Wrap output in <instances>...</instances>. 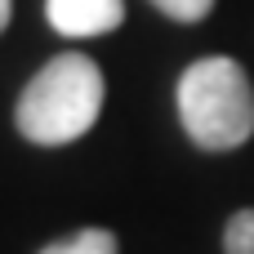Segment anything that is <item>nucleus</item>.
<instances>
[{
	"label": "nucleus",
	"instance_id": "f03ea898",
	"mask_svg": "<svg viewBox=\"0 0 254 254\" xmlns=\"http://www.w3.org/2000/svg\"><path fill=\"white\" fill-rule=\"evenodd\" d=\"M179 121L201 152H237L254 134V85L237 58L210 54L179 76Z\"/></svg>",
	"mask_w": 254,
	"mask_h": 254
},
{
	"label": "nucleus",
	"instance_id": "f257e3e1",
	"mask_svg": "<svg viewBox=\"0 0 254 254\" xmlns=\"http://www.w3.org/2000/svg\"><path fill=\"white\" fill-rule=\"evenodd\" d=\"M103 71L85 54H58L49 58L18 94L13 125L36 147H67L80 134L94 129L103 112Z\"/></svg>",
	"mask_w": 254,
	"mask_h": 254
},
{
	"label": "nucleus",
	"instance_id": "39448f33",
	"mask_svg": "<svg viewBox=\"0 0 254 254\" xmlns=\"http://www.w3.org/2000/svg\"><path fill=\"white\" fill-rule=\"evenodd\" d=\"M223 254H254V210H237L223 228Z\"/></svg>",
	"mask_w": 254,
	"mask_h": 254
},
{
	"label": "nucleus",
	"instance_id": "423d86ee",
	"mask_svg": "<svg viewBox=\"0 0 254 254\" xmlns=\"http://www.w3.org/2000/svg\"><path fill=\"white\" fill-rule=\"evenodd\" d=\"M165 18H174V22H201L210 9H214V0H152Z\"/></svg>",
	"mask_w": 254,
	"mask_h": 254
},
{
	"label": "nucleus",
	"instance_id": "20e7f679",
	"mask_svg": "<svg viewBox=\"0 0 254 254\" xmlns=\"http://www.w3.org/2000/svg\"><path fill=\"white\" fill-rule=\"evenodd\" d=\"M36 254H121V241L107 228H80V232H67V237L40 246Z\"/></svg>",
	"mask_w": 254,
	"mask_h": 254
},
{
	"label": "nucleus",
	"instance_id": "7ed1b4c3",
	"mask_svg": "<svg viewBox=\"0 0 254 254\" xmlns=\"http://www.w3.org/2000/svg\"><path fill=\"white\" fill-rule=\"evenodd\" d=\"M45 18L58 36H107L125 22V0H45Z\"/></svg>",
	"mask_w": 254,
	"mask_h": 254
},
{
	"label": "nucleus",
	"instance_id": "0eeeda50",
	"mask_svg": "<svg viewBox=\"0 0 254 254\" xmlns=\"http://www.w3.org/2000/svg\"><path fill=\"white\" fill-rule=\"evenodd\" d=\"M9 18H13V0H0V31L9 27Z\"/></svg>",
	"mask_w": 254,
	"mask_h": 254
}]
</instances>
